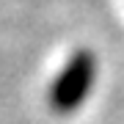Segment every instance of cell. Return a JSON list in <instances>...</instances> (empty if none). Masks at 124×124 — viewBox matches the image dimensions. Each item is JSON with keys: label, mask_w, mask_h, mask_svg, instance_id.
Wrapping results in <instances>:
<instances>
[{"label": "cell", "mask_w": 124, "mask_h": 124, "mask_svg": "<svg viewBox=\"0 0 124 124\" xmlns=\"http://www.w3.org/2000/svg\"><path fill=\"white\" fill-rule=\"evenodd\" d=\"M85 85H88V63L77 61L58 85V105H75V99L85 91Z\"/></svg>", "instance_id": "1"}]
</instances>
